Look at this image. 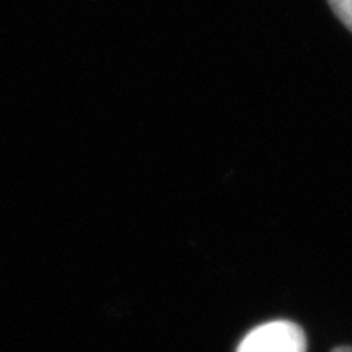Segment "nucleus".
Segmentation results:
<instances>
[{
    "label": "nucleus",
    "instance_id": "f257e3e1",
    "mask_svg": "<svg viewBox=\"0 0 352 352\" xmlns=\"http://www.w3.org/2000/svg\"><path fill=\"white\" fill-rule=\"evenodd\" d=\"M308 342L300 326L290 320L261 324L241 340L236 352H306Z\"/></svg>",
    "mask_w": 352,
    "mask_h": 352
},
{
    "label": "nucleus",
    "instance_id": "f03ea898",
    "mask_svg": "<svg viewBox=\"0 0 352 352\" xmlns=\"http://www.w3.org/2000/svg\"><path fill=\"white\" fill-rule=\"evenodd\" d=\"M327 4L340 22L352 32V0H327Z\"/></svg>",
    "mask_w": 352,
    "mask_h": 352
},
{
    "label": "nucleus",
    "instance_id": "7ed1b4c3",
    "mask_svg": "<svg viewBox=\"0 0 352 352\" xmlns=\"http://www.w3.org/2000/svg\"><path fill=\"white\" fill-rule=\"evenodd\" d=\"M333 352H352V347H338V349H335Z\"/></svg>",
    "mask_w": 352,
    "mask_h": 352
}]
</instances>
